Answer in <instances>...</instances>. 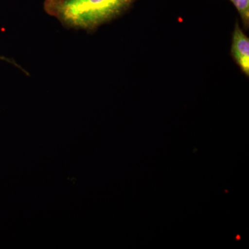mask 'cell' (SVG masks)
<instances>
[{
  "mask_svg": "<svg viewBox=\"0 0 249 249\" xmlns=\"http://www.w3.org/2000/svg\"><path fill=\"white\" fill-rule=\"evenodd\" d=\"M44 8L65 27L88 31L129 9L122 0H45Z\"/></svg>",
  "mask_w": 249,
  "mask_h": 249,
  "instance_id": "6da1fadb",
  "label": "cell"
},
{
  "mask_svg": "<svg viewBox=\"0 0 249 249\" xmlns=\"http://www.w3.org/2000/svg\"><path fill=\"white\" fill-rule=\"evenodd\" d=\"M231 55L242 71L249 75V40L243 31L240 29L238 23H236L232 34Z\"/></svg>",
  "mask_w": 249,
  "mask_h": 249,
  "instance_id": "7a4b0ae2",
  "label": "cell"
},
{
  "mask_svg": "<svg viewBox=\"0 0 249 249\" xmlns=\"http://www.w3.org/2000/svg\"><path fill=\"white\" fill-rule=\"evenodd\" d=\"M233 4L239 14L245 29H248L249 26V0H230Z\"/></svg>",
  "mask_w": 249,
  "mask_h": 249,
  "instance_id": "3957f363",
  "label": "cell"
},
{
  "mask_svg": "<svg viewBox=\"0 0 249 249\" xmlns=\"http://www.w3.org/2000/svg\"><path fill=\"white\" fill-rule=\"evenodd\" d=\"M0 60H4V61L9 62V63L12 64V65H14V66H16V67H17V68L19 69V70H22V71H24V73H26V74L29 75L28 74V72L26 71L25 70H24V69L22 68V67L19 66V65H18L17 62L15 61V60H13V59L7 58H6V57L1 56V55H0Z\"/></svg>",
  "mask_w": 249,
  "mask_h": 249,
  "instance_id": "277c9868",
  "label": "cell"
}]
</instances>
